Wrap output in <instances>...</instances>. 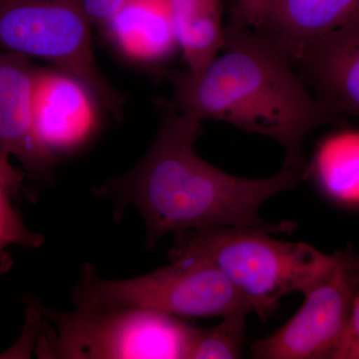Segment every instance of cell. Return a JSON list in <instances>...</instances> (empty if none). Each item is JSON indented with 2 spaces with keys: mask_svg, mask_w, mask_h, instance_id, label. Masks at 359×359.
I'll list each match as a JSON object with an SVG mask.
<instances>
[{
  "mask_svg": "<svg viewBox=\"0 0 359 359\" xmlns=\"http://www.w3.org/2000/svg\"><path fill=\"white\" fill-rule=\"evenodd\" d=\"M159 126L145 156L121 176L94 187V197L109 201L113 219L125 210L140 212L146 247L153 249L169 233L214 226H268L259 208L276 194L297 188L304 175L289 168L264 179L231 176L197 154L202 121L160 101Z\"/></svg>",
  "mask_w": 359,
  "mask_h": 359,
  "instance_id": "obj_1",
  "label": "cell"
},
{
  "mask_svg": "<svg viewBox=\"0 0 359 359\" xmlns=\"http://www.w3.org/2000/svg\"><path fill=\"white\" fill-rule=\"evenodd\" d=\"M175 107L200 121H223L278 142L283 167L304 175L302 146L323 125L346 124L311 93L285 51L269 35L226 23L221 52L197 72H167Z\"/></svg>",
  "mask_w": 359,
  "mask_h": 359,
  "instance_id": "obj_2",
  "label": "cell"
},
{
  "mask_svg": "<svg viewBox=\"0 0 359 359\" xmlns=\"http://www.w3.org/2000/svg\"><path fill=\"white\" fill-rule=\"evenodd\" d=\"M297 229L292 222L256 228L214 226L174 233L170 261L194 259L218 269L254 306L262 320L273 316L278 302L290 292L306 290L327 269L332 255L302 242L271 237Z\"/></svg>",
  "mask_w": 359,
  "mask_h": 359,
  "instance_id": "obj_3",
  "label": "cell"
},
{
  "mask_svg": "<svg viewBox=\"0 0 359 359\" xmlns=\"http://www.w3.org/2000/svg\"><path fill=\"white\" fill-rule=\"evenodd\" d=\"M47 320L40 358H184L196 327L183 318L139 308L75 306L58 313L36 302Z\"/></svg>",
  "mask_w": 359,
  "mask_h": 359,
  "instance_id": "obj_4",
  "label": "cell"
},
{
  "mask_svg": "<svg viewBox=\"0 0 359 359\" xmlns=\"http://www.w3.org/2000/svg\"><path fill=\"white\" fill-rule=\"evenodd\" d=\"M165 268L129 280H105L86 263L72 292L75 306L153 309L177 318H226L255 313L214 266L194 259L170 261Z\"/></svg>",
  "mask_w": 359,
  "mask_h": 359,
  "instance_id": "obj_5",
  "label": "cell"
},
{
  "mask_svg": "<svg viewBox=\"0 0 359 359\" xmlns=\"http://www.w3.org/2000/svg\"><path fill=\"white\" fill-rule=\"evenodd\" d=\"M92 26L77 0H0V48L79 78L120 121L125 97L97 65Z\"/></svg>",
  "mask_w": 359,
  "mask_h": 359,
  "instance_id": "obj_6",
  "label": "cell"
},
{
  "mask_svg": "<svg viewBox=\"0 0 359 359\" xmlns=\"http://www.w3.org/2000/svg\"><path fill=\"white\" fill-rule=\"evenodd\" d=\"M359 287V255L337 250L327 269L304 292L299 311L283 327L252 344L259 359H332L346 332Z\"/></svg>",
  "mask_w": 359,
  "mask_h": 359,
  "instance_id": "obj_7",
  "label": "cell"
},
{
  "mask_svg": "<svg viewBox=\"0 0 359 359\" xmlns=\"http://www.w3.org/2000/svg\"><path fill=\"white\" fill-rule=\"evenodd\" d=\"M100 106L93 90L57 67H36L33 81V126L56 159L76 154L100 128Z\"/></svg>",
  "mask_w": 359,
  "mask_h": 359,
  "instance_id": "obj_8",
  "label": "cell"
},
{
  "mask_svg": "<svg viewBox=\"0 0 359 359\" xmlns=\"http://www.w3.org/2000/svg\"><path fill=\"white\" fill-rule=\"evenodd\" d=\"M292 65L328 111L359 119V13L304 47Z\"/></svg>",
  "mask_w": 359,
  "mask_h": 359,
  "instance_id": "obj_9",
  "label": "cell"
},
{
  "mask_svg": "<svg viewBox=\"0 0 359 359\" xmlns=\"http://www.w3.org/2000/svg\"><path fill=\"white\" fill-rule=\"evenodd\" d=\"M36 67L25 56L0 51V143L30 174L47 180L58 159L44 147L33 126Z\"/></svg>",
  "mask_w": 359,
  "mask_h": 359,
  "instance_id": "obj_10",
  "label": "cell"
},
{
  "mask_svg": "<svg viewBox=\"0 0 359 359\" xmlns=\"http://www.w3.org/2000/svg\"><path fill=\"white\" fill-rule=\"evenodd\" d=\"M359 13V0H266L252 27L269 35L290 60Z\"/></svg>",
  "mask_w": 359,
  "mask_h": 359,
  "instance_id": "obj_11",
  "label": "cell"
},
{
  "mask_svg": "<svg viewBox=\"0 0 359 359\" xmlns=\"http://www.w3.org/2000/svg\"><path fill=\"white\" fill-rule=\"evenodd\" d=\"M104 27L120 53L142 65H162L180 48L170 0H130Z\"/></svg>",
  "mask_w": 359,
  "mask_h": 359,
  "instance_id": "obj_12",
  "label": "cell"
},
{
  "mask_svg": "<svg viewBox=\"0 0 359 359\" xmlns=\"http://www.w3.org/2000/svg\"><path fill=\"white\" fill-rule=\"evenodd\" d=\"M304 179H311L330 202L359 209V128L339 125L320 139Z\"/></svg>",
  "mask_w": 359,
  "mask_h": 359,
  "instance_id": "obj_13",
  "label": "cell"
},
{
  "mask_svg": "<svg viewBox=\"0 0 359 359\" xmlns=\"http://www.w3.org/2000/svg\"><path fill=\"white\" fill-rule=\"evenodd\" d=\"M175 32L187 69L197 72L221 52L224 42L222 0H170Z\"/></svg>",
  "mask_w": 359,
  "mask_h": 359,
  "instance_id": "obj_14",
  "label": "cell"
},
{
  "mask_svg": "<svg viewBox=\"0 0 359 359\" xmlns=\"http://www.w3.org/2000/svg\"><path fill=\"white\" fill-rule=\"evenodd\" d=\"M25 191L23 184L0 173V276L13 268V257L7 250L11 245L37 249L44 243L43 236L26 226L13 204V198Z\"/></svg>",
  "mask_w": 359,
  "mask_h": 359,
  "instance_id": "obj_15",
  "label": "cell"
},
{
  "mask_svg": "<svg viewBox=\"0 0 359 359\" xmlns=\"http://www.w3.org/2000/svg\"><path fill=\"white\" fill-rule=\"evenodd\" d=\"M248 316V313L233 314L224 318L216 327L195 328L186 359L242 358Z\"/></svg>",
  "mask_w": 359,
  "mask_h": 359,
  "instance_id": "obj_16",
  "label": "cell"
},
{
  "mask_svg": "<svg viewBox=\"0 0 359 359\" xmlns=\"http://www.w3.org/2000/svg\"><path fill=\"white\" fill-rule=\"evenodd\" d=\"M92 25L104 26L130 0H77Z\"/></svg>",
  "mask_w": 359,
  "mask_h": 359,
  "instance_id": "obj_17",
  "label": "cell"
},
{
  "mask_svg": "<svg viewBox=\"0 0 359 359\" xmlns=\"http://www.w3.org/2000/svg\"><path fill=\"white\" fill-rule=\"evenodd\" d=\"M226 1L229 15H230L226 23L252 27L257 11L266 0H226Z\"/></svg>",
  "mask_w": 359,
  "mask_h": 359,
  "instance_id": "obj_18",
  "label": "cell"
},
{
  "mask_svg": "<svg viewBox=\"0 0 359 359\" xmlns=\"http://www.w3.org/2000/svg\"><path fill=\"white\" fill-rule=\"evenodd\" d=\"M359 337V287L358 290H356L355 295H354L353 308H351V316H349L346 332H344V335H342L341 339H340L339 344H337L335 351H337V347H339L340 344H344V342L347 341V340L354 339V337ZM332 355H334V354H332Z\"/></svg>",
  "mask_w": 359,
  "mask_h": 359,
  "instance_id": "obj_19",
  "label": "cell"
},
{
  "mask_svg": "<svg viewBox=\"0 0 359 359\" xmlns=\"http://www.w3.org/2000/svg\"><path fill=\"white\" fill-rule=\"evenodd\" d=\"M9 156L11 155L7 152L6 149L0 143V173L6 175L9 179L13 180V181L18 182V183L23 184L25 175L11 165V161H9Z\"/></svg>",
  "mask_w": 359,
  "mask_h": 359,
  "instance_id": "obj_20",
  "label": "cell"
}]
</instances>
